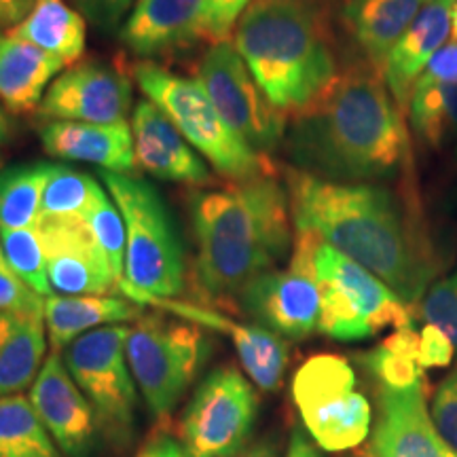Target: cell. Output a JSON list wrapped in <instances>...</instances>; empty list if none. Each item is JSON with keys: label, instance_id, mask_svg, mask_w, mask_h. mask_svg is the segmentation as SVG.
Segmentation results:
<instances>
[{"label": "cell", "instance_id": "60d3db41", "mask_svg": "<svg viewBox=\"0 0 457 457\" xmlns=\"http://www.w3.org/2000/svg\"><path fill=\"white\" fill-rule=\"evenodd\" d=\"M421 85H434V83H447L457 85V41L445 43L436 55L432 57L430 64L421 72L420 81ZM415 83V85H417Z\"/></svg>", "mask_w": 457, "mask_h": 457}, {"label": "cell", "instance_id": "7a4b0ae2", "mask_svg": "<svg viewBox=\"0 0 457 457\" xmlns=\"http://www.w3.org/2000/svg\"><path fill=\"white\" fill-rule=\"evenodd\" d=\"M286 153L296 170L333 182L390 179L409 155V138L384 74L364 60L339 77L286 129Z\"/></svg>", "mask_w": 457, "mask_h": 457}, {"label": "cell", "instance_id": "5bb4252c", "mask_svg": "<svg viewBox=\"0 0 457 457\" xmlns=\"http://www.w3.org/2000/svg\"><path fill=\"white\" fill-rule=\"evenodd\" d=\"M119 293L128 296L129 301L138 305L155 307L157 312L168 313V316L187 320V322L197 324V327L214 330V333L227 335L233 341L236 353L242 362L245 375L253 379V384L262 392H278L282 387L286 369L290 362V347L284 337L273 333V330L259 327V324H242L236 320L222 316L220 312L210 310V307L195 305L180 299H159V296H148L128 286H119Z\"/></svg>", "mask_w": 457, "mask_h": 457}, {"label": "cell", "instance_id": "44dd1931", "mask_svg": "<svg viewBox=\"0 0 457 457\" xmlns=\"http://www.w3.org/2000/svg\"><path fill=\"white\" fill-rule=\"evenodd\" d=\"M38 136H41L45 151L62 162L91 163L114 174H131L138 168L134 136L128 121H45L38 128Z\"/></svg>", "mask_w": 457, "mask_h": 457}, {"label": "cell", "instance_id": "3957f363", "mask_svg": "<svg viewBox=\"0 0 457 457\" xmlns=\"http://www.w3.org/2000/svg\"><path fill=\"white\" fill-rule=\"evenodd\" d=\"M197 244L193 276L210 303H236L244 286L276 270L293 248L290 199L276 176L188 195Z\"/></svg>", "mask_w": 457, "mask_h": 457}, {"label": "cell", "instance_id": "ab89813d", "mask_svg": "<svg viewBox=\"0 0 457 457\" xmlns=\"http://www.w3.org/2000/svg\"><path fill=\"white\" fill-rule=\"evenodd\" d=\"M455 356L453 343L441 328L426 324L420 333V364L421 369L449 367Z\"/></svg>", "mask_w": 457, "mask_h": 457}, {"label": "cell", "instance_id": "8d00e7d4", "mask_svg": "<svg viewBox=\"0 0 457 457\" xmlns=\"http://www.w3.org/2000/svg\"><path fill=\"white\" fill-rule=\"evenodd\" d=\"M253 0H204L202 37L205 43H227Z\"/></svg>", "mask_w": 457, "mask_h": 457}, {"label": "cell", "instance_id": "d6a6232c", "mask_svg": "<svg viewBox=\"0 0 457 457\" xmlns=\"http://www.w3.org/2000/svg\"><path fill=\"white\" fill-rule=\"evenodd\" d=\"M0 245L9 265L43 299L54 295L47 276V261L38 227L0 228Z\"/></svg>", "mask_w": 457, "mask_h": 457}, {"label": "cell", "instance_id": "6da1fadb", "mask_svg": "<svg viewBox=\"0 0 457 457\" xmlns=\"http://www.w3.org/2000/svg\"><path fill=\"white\" fill-rule=\"evenodd\" d=\"M286 191L296 231H307L369 270L407 305L424 299L438 276V254L421 214L390 188L333 182L290 168Z\"/></svg>", "mask_w": 457, "mask_h": 457}, {"label": "cell", "instance_id": "2e32d148", "mask_svg": "<svg viewBox=\"0 0 457 457\" xmlns=\"http://www.w3.org/2000/svg\"><path fill=\"white\" fill-rule=\"evenodd\" d=\"M51 290L64 296L111 295L119 290L104 250L81 219L38 222Z\"/></svg>", "mask_w": 457, "mask_h": 457}, {"label": "cell", "instance_id": "e0dca14e", "mask_svg": "<svg viewBox=\"0 0 457 457\" xmlns=\"http://www.w3.org/2000/svg\"><path fill=\"white\" fill-rule=\"evenodd\" d=\"M30 403L64 457H94L100 428L89 400L68 373L62 353L51 352L30 387Z\"/></svg>", "mask_w": 457, "mask_h": 457}, {"label": "cell", "instance_id": "ac0fdd59", "mask_svg": "<svg viewBox=\"0 0 457 457\" xmlns=\"http://www.w3.org/2000/svg\"><path fill=\"white\" fill-rule=\"evenodd\" d=\"M379 417L369 457H457L432 424L426 381L411 387L377 386Z\"/></svg>", "mask_w": 457, "mask_h": 457}, {"label": "cell", "instance_id": "7bdbcfd3", "mask_svg": "<svg viewBox=\"0 0 457 457\" xmlns=\"http://www.w3.org/2000/svg\"><path fill=\"white\" fill-rule=\"evenodd\" d=\"M37 0H0V32H7L30 13Z\"/></svg>", "mask_w": 457, "mask_h": 457}, {"label": "cell", "instance_id": "cb8c5ba5", "mask_svg": "<svg viewBox=\"0 0 457 457\" xmlns=\"http://www.w3.org/2000/svg\"><path fill=\"white\" fill-rule=\"evenodd\" d=\"M426 0H345L343 26L360 60L384 74L387 55L424 7Z\"/></svg>", "mask_w": 457, "mask_h": 457}, {"label": "cell", "instance_id": "ee69618b", "mask_svg": "<svg viewBox=\"0 0 457 457\" xmlns=\"http://www.w3.org/2000/svg\"><path fill=\"white\" fill-rule=\"evenodd\" d=\"M286 457H327V455H324L322 449H320L318 445L307 436L305 430L295 428L293 434H290L288 453H286Z\"/></svg>", "mask_w": 457, "mask_h": 457}, {"label": "cell", "instance_id": "c3c4849f", "mask_svg": "<svg viewBox=\"0 0 457 457\" xmlns=\"http://www.w3.org/2000/svg\"><path fill=\"white\" fill-rule=\"evenodd\" d=\"M3 163H4V157L0 155V171H3Z\"/></svg>", "mask_w": 457, "mask_h": 457}, {"label": "cell", "instance_id": "f1b7e54d", "mask_svg": "<svg viewBox=\"0 0 457 457\" xmlns=\"http://www.w3.org/2000/svg\"><path fill=\"white\" fill-rule=\"evenodd\" d=\"M54 163L34 162L0 171V228L38 227Z\"/></svg>", "mask_w": 457, "mask_h": 457}, {"label": "cell", "instance_id": "4316f807", "mask_svg": "<svg viewBox=\"0 0 457 457\" xmlns=\"http://www.w3.org/2000/svg\"><path fill=\"white\" fill-rule=\"evenodd\" d=\"M66 64L79 62L87 47V20L68 0H37L30 13L7 30Z\"/></svg>", "mask_w": 457, "mask_h": 457}, {"label": "cell", "instance_id": "277c9868", "mask_svg": "<svg viewBox=\"0 0 457 457\" xmlns=\"http://www.w3.org/2000/svg\"><path fill=\"white\" fill-rule=\"evenodd\" d=\"M233 45L286 117L322 98L341 72L316 0H253L237 21Z\"/></svg>", "mask_w": 457, "mask_h": 457}, {"label": "cell", "instance_id": "9a60e30c", "mask_svg": "<svg viewBox=\"0 0 457 457\" xmlns=\"http://www.w3.org/2000/svg\"><path fill=\"white\" fill-rule=\"evenodd\" d=\"M134 102L131 79L104 62H79L54 79L38 106L43 121L121 123Z\"/></svg>", "mask_w": 457, "mask_h": 457}, {"label": "cell", "instance_id": "b9f144b4", "mask_svg": "<svg viewBox=\"0 0 457 457\" xmlns=\"http://www.w3.org/2000/svg\"><path fill=\"white\" fill-rule=\"evenodd\" d=\"M136 457H188L180 438L168 430H157L148 436V441L142 445Z\"/></svg>", "mask_w": 457, "mask_h": 457}, {"label": "cell", "instance_id": "484cf974", "mask_svg": "<svg viewBox=\"0 0 457 457\" xmlns=\"http://www.w3.org/2000/svg\"><path fill=\"white\" fill-rule=\"evenodd\" d=\"M45 333L43 316L0 312V398L32 387L47 360Z\"/></svg>", "mask_w": 457, "mask_h": 457}, {"label": "cell", "instance_id": "30bf717a", "mask_svg": "<svg viewBox=\"0 0 457 457\" xmlns=\"http://www.w3.org/2000/svg\"><path fill=\"white\" fill-rule=\"evenodd\" d=\"M293 400L307 436L327 453L352 451L369 438L373 409L347 358H307L293 377Z\"/></svg>", "mask_w": 457, "mask_h": 457}, {"label": "cell", "instance_id": "7dc6e473", "mask_svg": "<svg viewBox=\"0 0 457 457\" xmlns=\"http://www.w3.org/2000/svg\"><path fill=\"white\" fill-rule=\"evenodd\" d=\"M451 26H453V34H455V38H457V0H455V4H453V13H451Z\"/></svg>", "mask_w": 457, "mask_h": 457}, {"label": "cell", "instance_id": "7402d4cb", "mask_svg": "<svg viewBox=\"0 0 457 457\" xmlns=\"http://www.w3.org/2000/svg\"><path fill=\"white\" fill-rule=\"evenodd\" d=\"M455 0H428L394 45L384 66V81L398 111L409 108L411 94L436 51L447 43Z\"/></svg>", "mask_w": 457, "mask_h": 457}, {"label": "cell", "instance_id": "d6986e66", "mask_svg": "<svg viewBox=\"0 0 457 457\" xmlns=\"http://www.w3.org/2000/svg\"><path fill=\"white\" fill-rule=\"evenodd\" d=\"M131 136H134L136 163L159 180L182 182V185H205L210 182V168L205 159L185 140L157 104L140 100L131 112Z\"/></svg>", "mask_w": 457, "mask_h": 457}, {"label": "cell", "instance_id": "4dcf8cb0", "mask_svg": "<svg viewBox=\"0 0 457 457\" xmlns=\"http://www.w3.org/2000/svg\"><path fill=\"white\" fill-rule=\"evenodd\" d=\"M364 369L375 377L377 386L411 387L424 381L420 364V333L413 327L396 328L375 350L362 356Z\"/></svg>", "mask_w": 457, "mask_h": 457}, {"label": "cell", "instance_id": "f6af8a7d", "mask_svg": "<svg viewBox=\"0 0 457 457\" xmlns=\"http://www.w3.org/2000/svg\"><path fill=\"white\" fill-rule=\"evenodd\" d=\"M233 457H279V455H278V451L271 447V445L261 443V445H253V447L242 449L237 455H233Z\"/></svg>", "mask_w": 457, "mask_h": 457}, {"label": "cell", "instance_id": "f546056e", "mask_svg": "<svg viewBox=\"0 0 457 457\" xmlns=\"http://www.w3.org/2000/svg\"><path fill=\"white\" fill-rule=\"evenodd\" d=\"M0 457H64L21 394L0 398Z\"/></svg>", "mask_w": 457, "mask_h": 457}, {"label": "cell", "instance_id": "bcb514c9", "mask_svg": "<svg viewBox=\"0 0 457 457\" xmlns=\"http://www.w3.org/2000/svg\"><path fill=\"white\" fill-rule=\"evenodd\" d=\"M11 136H13V125H11V119L7 111H4V106L0 104V145H7Z\"/></svg>", "mask_w": 457, "mask_h": 457}, {"label": "cell", "instance_id": "e575fe53", "mask_svg": "<svg viewBox=\"0 0 457 457\" xmlns=\"http://www.w3.org/2000/svg\"><path fill=\"white\" fill-rule=\"evenodd\" d=\"M420 313L426 324L441 328L449 337L457 356V270L428 288Z\"/></svg>", "mask_w": 457, "mask_h": 457}, {"label": "cell", "instance_id": "8fae6325", "mask_svg": "<svg viewBox=\"0 0 457 457\" xmlns=\"http://www.w3.org/2000/svg\"><path fill=\"white\" fill-rule=\"evenodd\" d=\"M259 396L236 367H219L199 381L180 415V443L188 457H233L248 447Z\"/></svg>", "mask_w": 457, "mask_h": 457}, {"label": "cell", "instance_id": "52a82bcc", "mask_svg": "<svg viewBox=\"0 0 457 457\" xmlns=\"http://www.w3.org/2000/svg\"><path fill=\"white\" fill-rule=\"evenodd\" d=\"M313 271L320 288L318 330L335 341H364L386 328L413 327V310L390 286L318 237Z\"/></svg>", "mask_w": 457, "mask_h": 457}, {"label": "cell", "instance_id": "7c38bea8", "mask_svg": "<svg viewBox=\"0 0 457 457\" xmlns=\"http://www.w3.org/2000/svg\"><path fill=\"white\" fill-rule=\"evenodd\" d=\"M195 81L228 128L259 155L270 157L284 145L288 117L271 104L236 45H210L197 66Z\"/></svg>", "mask_w": 457, "mask_h": 457}, {"label": "cell", "instance_id": "8992f818", "mask_svg": "<svg viewBox=\"0 0 457 457\" xmlns=\"http://www.w3.org/2000/svg\"><path fill=\"white\" fill-rule=\"evenodd\" d=\"M142 94L168 114L176 129L219 174L233 182L273 174L270 157L259 155L225 123L202 85L142 60L134 66Z\"/></svg>", "mask_w": 457, "mask_h": 457}, {"label": "cell", "instance_id": "ba28073f", "mask_svg": "<svg viewBox=\"0 0 457 457\" xmlns=\"http://www.w3.org/2000/svg\"><path fill=\"white\" fill-rule=\"evenodd\" d=\"M128 362L142 400L157 420L174 413L212 353L205 328L187 320L142 316L129 327Z\"/></svg>", "mask_w": 457, "mask_h": 457}, {"label": "cell", "instance_id": "d4e9b609", "mask_svg": "<svg viewBox=\"0 0 457 457\" xmlns=\"http://www.w3.org/2000/svg\"><path fill=\"white\" fill-rule=\"evenodd\" d=\"M62 68L64 62L57 57L11 32H0V104L15 114L38 111Z\"/></svg>", "mask_w": 457, "mask_h": 457}, {"label": "cell", "instance_id": "681fc988", "mask_svg": "<svg viewBox=\"0 0 457 457\" xmlns=\"http://www.w3.org/2000/svg\"><path fill=\"white\" fill-rule=\"evenodd\" d=\"M426 3H428V0H426Z\"/></svg>", "mask_w": 457, "mask_h": 457}, {"label": "cell", "instance_id": "9c48e42d", "mask_svg": "<svg viewBox=\"0 0 457 457\" xmlns=\"http://www.w3.org/2000/svg\"><path fill=\"white\" fill-rule=\"evenodd\" d=\"M128 335L125 324L96 328L62 352L68 373L94 409L100 436L117 451L134 443L138 411V386L125 352Z\"/></svg>", "mask_w": 457, "mask_h": 457}, {"label": "cell", "instance_id": "74e56055", "mask_svg": "<svg viewBox=\"0 0 457 457\" xmlns=\"http://www.w3.org/2000/svg\"><path fill=\"white\" fill-rule=\"evenodd\" d=\"M430 417L443 441L457 453V370L438 384L430 404Z\"/></svg>", "mask_w": 457, "mask_h": 457}, {"label": "cell", "instance_id": "83f0119b", "mask_svg": "<svg viewBox=\"0 0 457 457\" xmlns=\"http://www.w3.org/2000/svg\"><path fill=\"white\" fill-rule=\"evenodd\" d=\"M417 142L434 155L457 151V85L417 83L409 100Z\"/></svg>", "mask_w": 457, "mask_h": 457}, {"label": "cell", "instance_id": "ffe728a7", "mask_svg": "<svg viewBox=\"0 0 457 457\" xmlns=\"http://www.w3.org/2000/svg\"><path fill=\"white\" fill-rule=\"evenodd\" d=\"M204 0H136L119 38L131 54L151 62L204 41Z\"/></svg>", "mask_w": 457, "mask_h": 457}, {"label": "cell", "instance_id": "f35d334b", "mask_svg": "<svg viewBox=\"0 0 457 457\" xmlns=\"http://www.w3.org/2000/svg\"><path fill=\"white\" fill-rule=\"evenodd\" d=\"M136 0H71L74 9L100 30H112L123 21Z\"/></svg>", "mask_w": 457, "mask_h": 457}, {"label": "cell", "instance_id": "836d02e7", "mask_svg": "<svg viewBox=\"0 0 457 457\" xmlns=\"http://www.w3.org/2000/svg\"><path fill=\"white\" fill-rule=\"evenodd\" d=\"M83 220L100 248L104 250L119 286L125 278V248H128V233H125L121 210L104 191L98 202L91 205L89 212L83 216Z\"/></svg>", "mask_w": 457, "mask_h": 457}, {"label": "cell", "instance_id": "5b68a950", "mask_svg": "<svg viewBox=\"0 0 457 457\" xmlns=\"http://www.w3.org/2000/svg\"><path fill=\"white\" fill-rule=\"evenodd\" d=\"M98 179L121 210L128 233L125 278L119 286L159 299H176L187 284L185 248L162 193L131 174L100 170Z\"/></svg>", "mask_w": 457, "mask_h": 457}, {"label": "cell", "instance_id": "d590c367", "mask_svg": "<svg viewBox=\"0 0 457 457\" xmlns=\"http://www.w3.org/2000/svg\"><path fill=\"white\" fill-rule=\"evenodd\" d=\"M0 312L43 316L45 299L13 271L0 245Z\"/></svg>", "mask_w": 457, "mask_h": 457}, {"label": "cell", "instance_id": "1f68e13d", "mask_svg": "<svg viewBox=\"0 0 457 457\" xmlns=\"http://www.w3.org/2000/svg\"><path fill=\"white\" fill-rule=\"evenodd\" d=\"M104 193L94 176L71 168L55 165L45 187L41 202V220L51 219H81Z\"/></svg>", "mask_w": 457, "mask_h": 457}, {"label": "cell", "instance_id": "4fadbf2b", "mask_svg": "<svg viewBox=\"0 0 457 457\" xmlns=\"http://www.w3.org/2000/svg\"><path fill=\"white\" fill-rule=\"evenodd\" d=\"M318 236L296 231L293 256L286 270H271L244 286L236 305L254 324L284 339L301 341L318 330L320 288L313 271Z\"/></svg>", "mask_w": 457, "mask_h": 457}, {"label": "cell", "instance_id": "603a6c76", "mask_svg": "<svg viewBox=\"0 0 457 457\" xmlns=\"http://www.w3.org/2000/svg\"><path fill=\"white\" fill-rule=\"evenodd\" d=\"M142 316H145L142 305L129 301L128 296L114 295H51L45 299L43 312L47 339L54 353H62L72 341L91 330L136 322Z\"/></svg>", "mask_w": 457, "mask_h": 457}]
</instances>
